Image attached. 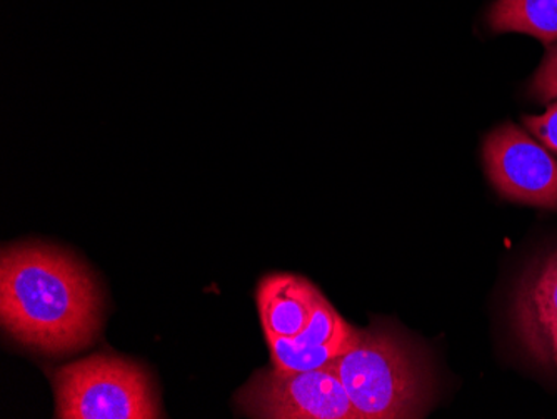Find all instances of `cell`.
I'll list each match as a JSON object with an SVG mask.
<instances>
[{"label":"cell","mask_w":557,"mask_h":419,"mask_svg":"<svg viewBox=\"0 0 557 419\" xmlns=\"http://www.w3.org/2000/svg\"><path fill=\"white\" fill-rule=\"evenodd\" d=\"M0 318L4 330L46 355H72L96 343L102 294L89 269L47 244L2 251Z\"/></svg>","instance_id":"1"},{"label":"cell","mask_w":557,"mask_h":419,"mask_svg":"<svg viewBox=\"0 0 557 419\" xmlns=\"http://www.w3.org/2000/svg\"><path fill=\"white\" fill-rule=\"evenodd\" d=\"M359 419L421 418L429 403V374L406 337L386 324L359 330L358 343L334 359Z\"/></svg>","instance_id":"2"},{"label":"cell","mask_w":557,"mask_h":419,"mask_svg":"<svg viewBox=\"0 0 557 419\" xmlns=\"http://www.w3.org/2000/svg\"><path fill=\"white\" fill-rule=\"evenodd\" d=\"M55 418H162L159 396L147 369L133 359L94 355L52 374Z\"/></svg>","instance_id":"3"},{"label":"cell","mask_w":557,"mask_h":419,"mask_svg":"<svg viewBox=\"0 0 557 419\" xmlns=\"http://www.w3.org/2000/svg\"><path fill=\"white\" fill-rule=\"evenodd\" d=\"M236 406L249 418L359 419L333 365L309 371L262 369L240 387Z\"/></svg>","instance_id":"4"},{"label":"cell","mask_w":557,"mask_h":419,"mask_svg":"<svg viewBox=\"0 0 557 419\" xmlns=\"http://www.w3.org/2000/svg\"><path fill=\"white\" fill-rule=\"evenodd\" d=\"M484 169L500 197L557 211V159L544 144L506 122L484 140Z\"/></svg>","instance_id":"5"},{"label":"cell","mask_w":557,"mask_h":419,"mask_svg":"<svg viewBox=\"0 0 557 419\" xmlns=\"http://www.w3.org/2000/svg\"><path fill=\"white\" fill-rule=\"evenodd\" d=\"M359 330L350 326L322 296L308 326L296 337H265L272 366L283 371L324 368L358 343Z\"/></svg>","instance_id":"6"},{"label":"cell","mask_w":557,"mask_h":419,"mask_svg":"<svg viewBox=\"0 0 557 419\" xmlns=\"http://www.w3.org/2000/svg\"><path fill=\"white\" fill-rule=\"evenodd\" d=\"M512 324L524 348L544 361L557 337V249L529 268L519 283Z\"/></svg>","instance_id":"7"},{"label":"cell","mask_w":557,"mask_h":419,"mask_svg":"<svg viewBox=\"0 0 557 419\" xmlns=\"http://www.w3.org/2000/svg\"><path fill=\"white\" fill-rule=\"evenodd\" d=\"M322 293L306 278L274 273L262 278L256 291L265 337H296L308 326Z\"/></svg>","instance_id":"8"},{"label":"cell","mask_w":557,"mask_h":419,"mask_svg":"<svg viewBox=\"0 0 557 419\" xmlns=\"http://www.w3.org/2000/svg\"><path fill=\"white\" fill-rule=\"evenodd\" d=\"M486 22L493 34H528L553 46L557 40V0H496Z\"/></svg>","instance_id":"9"},{"label":"cell","mask_w":557,"mask_h":419,"mask_svg":"<svg viewBox=\"0 0 557 419\" xmlns=\"http://www.w3.org/2000/svg\"><path fill=\"white\" fill-rule=\"evenodd\" d=\"M528 94L541 104L557 101V44L550 46L549 51L544 56L540 69L529 83Z\"/></svg>","instance_id":"10"},{"label":"cell","mask_w":557,"mask_h":419,"mask_svg":"<svg viewBox=\"0 0 557 419\" xmlns=\"http://www.w3.org/2000/svg\"><path fill=\"white\" fill-rule=\"evenodd\" d=\"M525 130L557 156V101L541 115H524Z\"/></svg>","instance_id":"11"},{"label":"cell","mask_w":557,"mask_h":419,"mask_svg":"<svg viewBox=\"0 0 557 419\" xmlns=\"http://www.w3.org/2000/svg\"><path fill=\"white\" fill-rule=\"evenodd\" d=\"M546 365H553L557 368V337L550 343L549 349H547L546 358L544 361Z\"/></svg>","instance_id":"12"}]
</instances>
